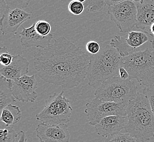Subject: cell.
<instances>
[{"label": "cell", "mask_w": 154, "mask_h": 142, "mask_svg": "<svg viewBox=\"0 0 154 142\" xmlns=\"http://www.w3.org/2000/svg\"><path fill=\"white\" fill-rule=\"evenodd\" d=\"M90 58L72 42L64 37L54 40L33 57L34 68L45 82L73 89L87 77Z\"/></svg>", "instance_id": "obj_1"}, {"label": "cell", "mask_w": 154, "mask_h": 142, "mask_svg": "<svg viewBox=\"0 0 154 142\" xmlns=\"http://www.w3.org/2000/svg\"><path fill=\"white\" fill-rule=\"evenodd\" d=\"M128 125L125 132L139 142H148L154 137V115L148 99L138 92L126 106Z\"/></svg>", "instance_id": "obj_2"}, {"label": "cell", "mask_w": 154, "mask_h": 142, "mask_svg": "<svg viewBox=\"0 0 154 142\" xmlns=\"http://www.w3.org/2000/svg\"><path fill=\"white\" fill-rule=\"evenodd\" d=\"M90 58L86 77L89 86L96 90L104 82L119 76V69L122 67V57L110 45L101 48L97 54L91 55Z\"/></svg>", "instance_id": "obj_3"}, {"label": "cell", "mask_w": 154, "mask_h": 142, "mask_svg": "<svg viewBox=\"0 0 154 142\" xmlns=\"http://www.w3.org/2000/svg\"><path fill=\"white\" fill-rule=\"evenodd\" d=\"M122 67L128 73L129 79H136L146 87L154 85V50L148 48L122 57Z\"/></svg>", "instance_id": "obj_4"}, {"label": "cell", "mask_w": 154, "mask_h": 142, "mask_svg": "<svg viewBox=\"0 0 154 142\" xmlns=\"http://www.w3.org/2000/svg\"><path fill=\"white\" fill-rule=\"evenodd\" d=\"M138 93V88L134 82L123 80L117 76L104 82L96 90L95 96L102 101L128 104Z\"/></svg>", "instance_id": "obj_5"}, {"label": "cell", "mask_w": 154, "mask_h": 142, "mask_svg": "<svg viewBox=\"0 0 154 142\" xmlns=\"http://www.w3.org/2000/svg\"><path fill=\"white\" fill-rule=\"evenodd\" d=\"M63 94L64 91H62L51 95L45 101L43 110L36 115V119L45 124H68L72 108L71 101Z\"/></svg>", "instance_id": "obj_6"}, {"label": "cell", "mask_w": 154, "mask_h": 142, "mask_svg": "<svg viewBox=\"0 0 154 142\" xmlns=\"http://www.w3.org/2000/svg\"><path fill=\"white\" fill-rule=\"evenodd\" d=\"M126 103L102 101L95 97L86 104V113L89 124L95 126L102 119L112 116H127Z\"/></svg>", "instance_id": "obj_7"}, {"label": "cell", "mask_w": 154, "mask_h": 142, "mask_svg": "<svg viewBox=\"0 0 154 142\" xmlns=\"http://www.w3.org/2000/svg\"><path fill=\"white\" fill-rule=\"evenodd\" d=\"M107 13L122 33L130 32L136 25V3L126 0L116 5L109 6Z\"/></svg>", "instance_id": "obj_8"}, {"label": "cell", "mask_w": 154, "mask_h": 142, "mask_svg": "<svg viewBox=\"0 0 154 142\" xmlns=\"http://www.w3.org/2000/svg\"><path fill=\"white\" fill-rule=\"evenodd\" d=\"M153 37L154 36L147 31H131L127 38L115 36L111 39L110 45L116 49L122 57H125L137 51V48L146 42H151Z\"/></svg>", "instance_id": "obj_9"}, {"label": "cell", "mask_w": 154, "mask_h": 142, "mask_svg": "<svg viewBox=\"0 0 154 142\" xmlns=\"http://www.w3.org/2000/svg\"><path fill=\"white\" fill-rule=\"evenodd\" d=\"M37 88L38 83L35 75L26 74L13 81L12 93L17 101L34 103L38 97L36 91Z\"/></svg>", "instance_id": "obj_10"}, {"label": "cell", "mask_w": 154, "mask_h": 142, "mask_svg": "<svg viewBox=\"0 0 154 142\" xmlns=\"http://www.w3.org/2000/svg\"><path fill=\"white\" fill-rule=\"evenodd\" d=\"M40 142H69L67 124L48 125L40 123L36 129Z\"/></svg>", "instance_id": "obj_11"}, {"label": "cell", "mask_w": 154, "mask_h": 142, "mask_svg": "<svg viewBox=\"0 0 154 142\" xmlns=\"http://www.w3.org/2000/svg\"><path fill=\"white\" fill-rule=\"evenodd\" d=\"M31 14L20 8L10 9L3 20L0 21V29L2 35L9 33H13L16 35L19 27L30 19Z\"/></svg>", "instance_id": "obj_12"}, {"label": "cell", "mask_w": 154, "mask_h": 142, "mask_svg": "<svg viewBox=\"0 0 154 142\" xmlns=\"http://www.w3.org/2000/svg\"><path fill=\"white\" fill-rule=\"evenodd\" d=\"M20 37L21 45L23 49L32 47L45 49L51 45V41L53 38V35L51 33L47 36L39 35L36 32L35 23H34L29 27H23V30L20 33Z\"/></svg>", "instance_id": "obj_13"}, {"label": "cell", "mask_w": 154, "mask_h": 142, "mask_svg": "<svg viewBox=\"0 0 154 142\" xmlns=\"http://www.w3.org/2000/svg\"><path fill=\"white\" fill-rule=\"evenodd\" d=\"M128 123L127 116H109L102 119L95 126V130L98 135L108 137L120 132Z\"/></svg>", "instance_id": "obj_14"}, {"label": "cell", "mask_w": 154, "mask_h": 142, "mask_svg": "<svg viewBox=\"0 0 154 142\" xmlns=\"http://www.w3.org/2000/svg\"><path fill=\"white\" fill-rule=\"evenodd\" d=\"M29 65L26 58L18 54L13 56L12 63L9 66H0V73L1 76L7 79L15 80L27 74Z\"/></svg>", "instance_id": "obj_15"}, {"label": "cell", "mask_w": 154, "mask_h": 142, "mask_svg": "<svg viewBox=\"0 0 154 142\" xmlns=\"http://www.w3.org/2000/svg\"><path fill=\"white\" fill-rule=\"evenodd\" d=\"M137 9V29L144 31L154 23V1L153 0H142L136 3ZM148 32V31H147Z\"/></svg>", "instance_id": "obj_16"}, {"label": "cell", "mask_w": 154, "mask_h": 142, "mask_svg": "<svg viewBox=\"0 0 154 142\" xmlns=\"http://www.w3.org/2000/svg\"><path fill=\"white\" fill-rule=\"evenodd\" d=\"M14 80H10L3 76L0 78V110L9 104L17 100L12 93V86Z\"/></svg>", "instance_id": "obj_17"}, {"label": "cell", "mask_w": 154, "mask_h": 142, "mask_svg": "<svg viewBox=\"0 0 154 142\" xmlns=\"http://www.w3.org/2000/svg\"><path fill=\"white\" fill-rule=\"evenodd\" d=\"M21 111L19 106L9 104L1 111L0 121L7 126L17 124L20 121Z\"/></svg>", "instance_id": "obj_18"}, {"label": "cell", "mask_w": 154, "mask_h": 142, "mask_svg": "<svg viewBox=\"0 0 154 142\" xmlns=\"http://www.w3.org/2000/svg\"><path fill=\"white\" fill-rule=\"evenodd\" d=\"M0 142H18V134L12 126L1 125Z\"/></svg>", "instance_id": "obj_19"}, {"label": "cell", "mask_w": 154, "mask_h": 142, "mask_svg": "<svg viewBox=\"0 0 154 142\" xmlns=\"http://www.w3.org/2000/svg\"><path fill=\"white\" fill-rule=\"evenodd\" d=\"M104 142H139L134 137L128 133L119 132L108 137Z\"/></svg>", "instance_id": "obj_20"}, {"label": "cell", "mask_w": 154, "mask_h": 142, "mask_svg": "<svg viewBox=\"0 0 154 142\" xmlns=\"http://www.w3.org/2000/svg\"><path fill=\"white\" fill-rule=\"evenodd\" d=\"M84 5L90 12L96 13L102 11L106 3L104 0H86Z\"/></svg>", "instance_id": "obj_21"}, {"label": "cell", "mask_w": 154, "mask_h": 142, "mask_svg": "<svg viewBox=\"0 0 154 142\" xmlns=\"http://www.w3.org/2000/svg\"><path fill=\"white\" fill-rule=\"evenodd\" d=\"M35 30L39 35L47 36L51 34V24L45 20H38L35 23Z\"/></svg>", "instance_id": "obj_22"}, {"label": "cell", "mask_w": 154, "mask_h": 142, "mask_svg": "<svg viewBox=\"0 0 154 142\" xmlns=\"http://www.w3.org/2000/svg\"><path fill=\"white\" fill-rule=\"evenodd\" d=\"M68 10L73 15H79L84 11L85 6L84 3L75 0L71 1L68 5Z\"/></svg>", "instance_id": "obj_23"}, {"label": "cell", "mask_w": 154, "mask_h": 142, "mask_svg": "<svg viewBox=\"0 0 154 142\" xmlns=\"http://www.w3.org/2000/svg\"><path fill=\"white\" fill-rule=\"evenodd\" d=\"M13 59V56L9 53L7 48L3 46L0 49V63L3 66H9Z\"/></svg>", "instance_id": "obj_24"}, {"label": "cell", "mask_w": 154, "mask_h": 142, "mask_svg": "<svg viewBox=\"0 0 154 142\" xmlns=\"http://www.w3.org/2000/svg\"><path fill=\"white\" fill-rule=\"evenodd\" d=\"M11 9H24L28 7L30 0H5Z\"/></svg>", "instance_id": "obj_25"}, {"label": "cell", "mask_w": 154, "mask_h": 142, "mask_svg": "<svg viewBox=\"0 0 154 142\" xmlns=\"http://www.w3.org/2000/svg\"><path fill=\"white\" fill-rule=\"evenodd\" d=\"M143 94L148 99L151 106V110L154 115V85L150 87H145L143 90Z\"/></svg>", "instance_id": "obj_26"}, {"label": "cell", "mask_w": 154, "mask_h": 142, "mask_svg": "<svg viewBox=\"0 0 154 142\" xmlns=\"http://www.w3.org/2000/svg\"><path fill=\"white\" fill-rule=\"evenodd\" d=\"M86 49L91 55H95L100 51L101 47L97 42L91 41L86 44Z\"/></svg>", "instance_id": "obj_27"}, {"label": "cell", "mask_w": 154, "mask_h": 142, "mask_svg": "<svg viewBox=\"0 0 154 142\" xmlns=\"http://www.w3.org/2000/svg\"><path fill=\"white\" fill-rule=\"evenodd\" d=\"M9 10L10 8L7 5L5 1L0 0V21L3 20Z\"/></svg>", "instance_id": "obj_28"}, {"label": "cell", "mask_w": 154, "mask_h": 142, "mask_svg": "<svg viewBox=\"0 0 154 142\" xmlns=\"http://www.w3.org/2000/svg\"><path fill=\"white\" fill-rule=\"evenodd\" d=\"M119 77L123 80L129 79L130 76L127 70L123 67H121L119 69Z\"/></svg>", "instance_id": "obj_29"}, {"label": "cell", "mask_w": 154, "mask_h": 142, "mask_svg": "<svg viewBox=\"0 0 154 142\" xmlns=\"http://www.w3.org/2000/svg\"><path fill=\"white\" fill-rule=\"evenodd\" d=\"M18 134V142H27V139L26 133L23 131H20Z\"/></svg>", "instance_id": "obj_30"}, {"label": "cell", "mask_w": 154, "mask_h": 142, "mask_svg": "<svg viewBox=\"0 0 154 142\" xmlns=\"http://www.w3.org/2000/svg\"><path fill=\"white\" fill-rule=\"evenodd\" d=\"M104 1H105V2L107 5L108 6H111L121 3L122 2L126 1V0H104Z\"/></svg>", "instance_id": "obj_31"}, {"label": "cell", "mask_w": 154, "mask_h": 142, "mask_svg": "<svg viewBox=\"0 0 154 142\" xmlns=\"http://www.w3.org/2000/svg\"><path fill=\"white\" fill-rule=\"evenodd\" d=\"M149 30L151 35H152L154 36V23L151 25V26L150 27Z\"/></svg>", "instance_id": "obj_32"}, {"label": "cell", "mask_w": 154, "mask_h": 142, "mask_svg": "<svg viewBox=\"0 0 154 142\" xmlns=\"http://www.w3.org/2000/svg\"><path fill=\"white\" fill-rule=\"evenodd\" d=\"M132 1H133L135 3H138L140 2L141 1H142V0H131Z\"/></svg>", "instance_id": "obj_33"}, {"label": "cell", "mask_w": 154, "mask_h": 142, "mask_svg": "<svg viewBox=\"0 0 154 142\" xmlns=\"http://www.w3.org/2000/svg\"><path fill=\"white\" fill-rule=\"evenodd\" d=\"M151 44H152V48L154 50V36L153 37V38L152 39L151 42Z\"/></svg>", "instance_id": "obj_34"}, {"label": "cell", "mask_w": 154, "mask_h": 142, "mask_svg": "<svg viewBox=\"0 0 154 142\" xmlns=\"http://www.w3.org/2000/svg\"><path fill=\"white\" fill-rule=\"evenodd\" d=\"M75 1H79V2H82V3H84L86 2V0H75Z\"/></svg>", "instance_id": "obj_35"}, {"label": "cell", "mask_w": 154, "mask_h": 142, "mask_svg": "<svg viewBox=\"0 0 154 142\" xmlns=\"http://www.w3.org/2000/svg\"><path fill=\"white\" fill-rule=\"evenodd\" d=\"M153 1H154V0H153Z\"/></svg>", "instance_id": "obj_36"}]
</instances>
